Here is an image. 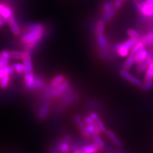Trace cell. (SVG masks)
<instances>
[{"label": "cell", "mask_w": 153, "mask_h": 153, "mask_svg": "<svg viewBox=\"0 0 153 153\" xmlns=\"http://www.w3.org/2000/svg\"><path fill=\"white\" fill-rule=\"evenodd\" d=\"M45 28L41 24H34L28 26L22 37V41L26 46V51H30L37 46L43 38Z\"/></svg>", "instance_id": "obj_1"}, {"label": "cell", "mask_w": 153, "mask_h": 153, "mask_svg": "<svg viewBox=\"0 0 153 153\" xmlns=\"http://www.w3.org/2000/svg\"><path fill=\"white\" fill-rule=\"evenodd\" d=\"M70 87V82L68 79H65L62 83L55 87H47L45 91V94L49 98H56V97H61L63 94L68 90Z\"/></svg>", "instance_id": "obj_2"}, {"label": "cell", "mask_w": 153, "mask_h": 153, "mask_svg": "<svg viewBox=\"0 0 153 153\" xmlns=\"http://www.w3.org/2000/svg\"><path fill=\"white\" fill-rule=\"evenodd\" d=\"M120 75L123 78L131 82V83L133 84L134 85L137 86V87H140L143 85V82L140 79H139L138 78L136 77V76H133V74H131L130 72L128 71V70H125V69H122V70H120L119 72Z\"/></svg>", "instance_id": "obj_3"}, {"label": "cell", "mask_w": 153, "mask_h": 153, "mask_svg": "<svg viewBox=\"0 0 153 153\" xmlns=\"http://www.w3.org/2000/svg\"><path fill=\"white\" fill-rule=\"evenodd\" d=\"M74 121H75L78 128H79V131L81 132V133L83 135V136L87 137V138L91 137L90 134H89V132L87 131V125H86L85 120L82 119L79 116H77V115H76V116H74Z\"/></svg>", "instance_id": "obj_4"}, {"label": "cell", "mask_w": 153, "mask_h": 153, "mask_svg": "<svg viewBox=\"0 0 153 153\" xmlns=\"http://www.w3.org/2000/svg\"><path fill=\"white\" fill-rule=\"evenodd\" d=\"M26 55L23 59V63L25 66V73L24 74H31L33 73V64H32L31 55L29 51H26Z\"/></svg>", "instance_id": "obj_5"}, {"label": "cell", "mask_w": 153, "mask_h": 153, "mask_svg": "<svg viewBox=\"0 0 153 153\" xmlns=\"http://www.w3.org/2000/svg\"><path fill=\"white\" fill-rule=\"evenodd\" d=\"M99 148L94 143L88 144L82 146L81 148L74 150L72 153H97Z\"/></svg>", "instance_id": "obj_6"}, {"label": "cell", "mask_w": 153, "mask_h": 153, "mask_svg": "<svg viewBox=\"0 0 153 153\" xmlns=\"http://www.w3.org/2000/svg\"><path fill=\"white\" fill-rule=\"evenodd\" d=\"M51 111V104L49 102H45L42 104L38 112V118L41 120L46 119Z\"/></svg>", "instance_id": "obj_7"}, {"label": "cell", "mask_w": 153, "mask_h": 153, "mask_svg": "<svg viewBox=\"0 0 153 153\" xmlns=\"http://www.w3.org/2000/svg\"><path fill=\"white\" fill-rule=\"evenodd\" d=\"M24 79L26 87L30 90H33L34 82H35L36 79V76L34 75V74H24Z\"/></svg>", "instance_id": "obj_8"}, {"label": "cell", "mask_w": 153, "mask_h": 153, "mask_svg": "<svg viewBox=\"0 0 153 153\" xmlns=\"http://www.w3.org/2000/svg\"><path fill=\"white\" fill-rule=\"evenodd\" d=\"M105 133H106L107 137L109 138L110 140L111 141L114 145H116V146L119 147V148H121V147L123 146V143H122V141L118 138L117 135H116V134L111 131V130L106 129V131H105Z\"/></svg>", "instance_id": "obj_9"}, {"label": "cell", "mask_w": 153, "mask_h": 153, "mask_svg": "<svg viewBox=\"0 0 153 153\" xmlns=\"http://www.w3.org/2000/svg\"><path fill=\"white\" fill-rule=\"evenodd\" d=\"M11 59L9 51H3L0 53V68H4L9 65Z\"/></svg>", "instance_id": "obj_10"}, {"label": "cell", "mask_w": 153, "mask_h": 153, "mask_svg": "<svg viewBox=\"0 0 153 153\" xmlns=\"http://www.w3.org/2000/svg\"><path fill=\"white\" fill-rule=\"evenodd\" d=\"M8 24L9 25V27L11 28V32L15 36H19L21 33V29L19 27L18 23H17L16 19H15L14 16L9 19L8 21Z\"/></svg>", "instance_id": "obj_11"}, {"label": "cell", "mask_w": 153, "mask_h": 153, "mask_svg": "<svg viewBox=\"0 0 153 153\" xmlns=\"http://www.w3.org/2000/svg\"><path fill=\"white\" fill-rule=\"evenodd\" d=\"M152 60H153L152 55L149 53L148 56L147 57V58L145 59L144 61H143L142 62L138 64V65H137V71L138 72H142L143 71H145V70L148 68V66L150 65V62H152Z\"/></svg>", "instance_id": "obj_12"}, {"label": "cell", "mask_w": 153, "mask_h": 153, "mask_svg": "<svg viewBox=\"0 0 153 153\" xmlns=\"http://www.w3.org/2000/svg\"><path fill=\"white\" fill-rule=\"evenodd\" d=\"M137 53L134 52L133 51L131 50V52L130 53L128 57L127 60H126L125 63H124V65H123V69L125 70H130L133 65L134 63L135 62V57H136Z\"/></svg>", "instance_id": "obj_13"}, {"label": "cell", "mask_w": 153, "mask_h": 153, "mask_svg": "<svg viewBox=\"0 0 153 153\" xmlns=\"http://www.w3.org/2000/svg\"><path fill=\"white\" fill-rule=\"evenodd\" d=\"M97 43H98L99 48H100L101 52H104L105 51H106L108 44H107L106 39L104 33L97 34Z\"/></svg>", "instance_id": "obj_14"}, {"label": "cell", "mask_w": 153, "mask_h": 153, "mask_svg": "<svg viewBox=\"0 0 153 153\" xmlns=\"http://www.w3.org/2000/svg\"><path fill=\"white\" fill-rule=\"evenodd\" d=\"M0 16L2 17L5 21H7V22H8L11 17L14 16V12H13L12 9H11L10 7L6 5L3 8L2 10H1Z\"/></svg>", "instance_id": "obj_15"}, {"label": "cell", "mask_w": 153, "mask_h": 153, "mask_svg": "<svg viewBox=\"0 0 153 153\" xmlns=\"http://www.w3.org/2000/svg\"><path fill=\"white\" fill-rule=\"evenodd\" d=\"M115 51L117 54L119 55L120 57H125L128 56L130 54V49L127 48L122 46L120 43L117 44V45L115 46Z\"/></svg>", "instance_id": "obj_16"}, {"label": "cell", "mask_w": 153, "mask_h": 153, "mask_svg": "<svg viewBox=\"0 0 153 153\" xmlns=\"http://www.w3.org/2000/svg\"><path fill=\"white\" fill-rule=\"evenodd\" d=\"M56 148L61 153H65L70 151V145L69 144V142H68V141L63 140L62 142L57 143Z\"/></svg>", "instance_id": "obj_17"}, {"label": "cell", "mask_w": 153, "mask_h": 153, "mask_svg": "<svg viewBox=\"0 0 153 153\" xmlns=\"http://www.w3.org/2000/svg\"><path fill=\"white\" fill-rule=\"evenodd\" d=\"M148 55H149V53L146 49L145 48L142 49L141 51H140L139 52L137 53L136 57H135V62H136L137 65L140 64V63H141L143 61H144L145 59L147 58V57L148 56Z\"/></svg>", "instance_id": "obj_18"}, {"label": "cell", "mask_w": 153, "mask_h": 153, "mask_svg": "<svg viewBox=\"0 0 153 153\" xmlns=\"http://www.w3.org/2000/svg\"><path fill=\"white\" fill-rule=\"evenodd\" d=\"M143 15L145 16H153V4L150 5L145 4L143 7L139 11Z\"/></svg>", "instance_id": "obj_19"}, {"label": "cell", "mask_w": 153, "mask_h": 153, "mask_svg": "<svg viewBox=\"0 0 153 153\" xmlns=\"http://www.w3.org/2000/svg\"><path fill=\"white\" fill-rule=\"evenodd\" d=\"M65 76L63 74H59V75L55 76L54 78H53L51 79V87H55L59 85H60L61 83H62L65 80Z\"/></svg>", "instance_id": "obj_20"}, {"label": "cell", "mask_w": 153, "mask_h": 153, "mask_svg": "<svg viewBox=\"0 0 153 153\" xmlns=\"http://www.w3.org/2000/svg\"><path fill=\"white\" fill-rule=\"evenodd\" d=\"M139 41H143L145 45H153V30L149 32L146 35L140 38Z\"/></svg>", "instance_id": "obj_21"}, {"label": "cell", "mask_w": 153, "mask_h": 153, "mask_svg": "<svg viewBox=\"0 0 153 153\" xmlns=\"http://www.w3.org/2000/svg\"><path fill=\"white\" fill-rule=\"evenodd\" d=\"M87 129L89 133L90 134L91 137L93 135H100L101 131L99 128L97 124H93V125H87Z\"/></svg>", "instance_id": "obj_22"}, {"label": "cell", "mask_w": 153, "mask_h": 153, "mask_svg": "<svg viewBox=\"0 0 153 153\" xmlns=\"http://www.w3.org/2000/svg\"><path fill=\"white\" fill-rule=\"evenodd\" d=\"M9 53L11 58L15 60H23L26 55V52L22 51H9Z\"/></svg>", "instance_id": "obj_23"}, {"label": "cell", "mask_w": 153, "mask_h": 153, "mask_svg": "<svg viewBox=\"0 0 153 153\" xmlns=\"http://www.w3.org/2000/svg\"><path fill=\"white\" fill-rule=\"evenodd\" d=\"M91 139H92L94 143L97 145L99 148H102L104 147V142L99 135H91Z\"/></svg>", "instance_id": "obj_24"}, {"label": "cell", "mask_w": 153, "mask_h": 153, "mask_svg": "<svg viewBox=\"0 0 153 153\" xmlns=\"http://www.w3.org/2000/svg\"><path fill=\"white\" fill-rule=\"evenodd\" d=\"M153 79V60L150 62V65L148 66V70H147L146 74L145 76V81H149Z\"/></svg>", "instance_id": "obj_25"}, {"label": "cell", "mask_w": 153, "mask_h": 153, "mask_svg": "<svg viewBox=\"0 0 153 153\" xmlns=\"http://www.w3.org/2000/svg\"><path fill=\"white\" fill-rule=\"evenodd\" d=\"M13 68H14V72L18 74H24L25 73V66L24 63L16 62L13 65Z\"/></svg>", "instance_id": "obj_26"}, {"label": "cell", "mask_w": 153, "mask_h": 153, "mask_svg": "<svg viewBox=\"0 0 153 153\" xmlns=\"http://www.w3.org/2000/svg\"><path fill=\"white\" fill-rule=\"evenodd\" d=\"M45 86V81L40 76H36L35 82H34V89H41Z\"/></svg>", "instance_id": "obj_27"}, {"label": "cell", "mask_w": 153, "mask_h": 153, "mask_svg": "<svg viewBox=\"0 0 153 153\" xmlns=\"http://www.w3.org/2000/svg\"><path fill=\"white\" fill-rule=\"evenodd\" d=\"M10 76L11 75H6L0 79V87L2 89H6L8 87L10 82Z\"/></svg>", "instance_id": "obj_28"}, {"label": "cell", "mask_w": 153, "mask_h": 153, "mask_svg": "<svg viewBox=\"0 0 153 153\" xmlns=\"http://www.w3.org/2000/svg\"><path fill=\"white\" fill-rule=\"evenodd\" d=\"M115 13H116V10L115 9H111V10L108 11H105L104 15H103L102 20L104 22H108V21H109L110 19H111L114 17Z\"/></svg>", "instance_id": "obj_29"}, {"label": "cell", "mask_w": 153, "mask_h": 153, "mask_svg": "<svg viewBox=\"0 0 153 153\" xmlns=\"http://www.w3.org/2000/svg\"><path fill=\"white\" fill-rule=\"evenodd\" d=\"M153 88V79L149 81H146L145 83L143 84V85L141 86V89L143 91H147L150 90Z\"/></svg>", "instance_id": "obj_30"}, {"label": "cell", "mask_w": 153, "mask_h": 153, "mask_svg": "<svg viewBox=\"0 0 153 153\" xmlns=\"http://www.w3.org/2000/svg\"><path fill=\"white\" fill-rule=\"evenodd\" d=\"M127 33L131 38H135V39L138 40V41L140 39V38H141V36H140V33H138V32L136 31V30H134V29L128 30Z\"/></svg>", "instance_id": "obj_31"}, {"label": "cell", "mask_w": 153, "mask_h": 153, "mask_svg": "<svg viewBox=\"0 0 153 153\" xmlns=\"http://www.w3.org/2000/svg\"><path fill=\"white\" fill-rule=\"evenodd\" d=\"M96 31L97 34L104 33V22L103 20L99 21L97 24V28H96Z\"/></svg>", "instance_id": "obj_32"}, {"label": "cell", "mask_w": 153, "mask_h": 153, "mask_svg": "<svg viewBox=\"0 0 153 153\" xmlns=\"http://www.w3.org/2000/svg\"><path fill=\"white\" fill-rule=\"evenodd\" d=\"M95 123H96V124H97V126H98L99 128L100 129V131L101 132H104L105 133V131H106V126H105L104 123H103L102 120L100 119V118H99L98 120H96Z\"/></svg>", "instance_id": "obj_33"}, {"label": "cell", "mask_w": 153, "mask_h": 153, "mask_svg": "<svg viewBox=\"0 0 153 153\" xmlns=\"http://www.w3.org/2000/svg\"><path fill=\"white\" fill-rule=\"evenodd\" d=\"M113 8H114V2L112 1H106L104 4L103 10L104 11H108L111 10V9H113Z\"/></svg>", "instance_id": "obj_34"}, {"label": "cell", "mask_w": 153, "mask_h": 153, "mask_svg": "<svg viewBox=\"0 0 153 153\" xmlns=\"http://www.w3.org/2000/svg\"><path fill=\"white\" fill-rule=\"evenodd\" d=\"M84 120H85L86 125H93V124L96 123L94 120L89 116H86V117L85 118V119H84Z\"/></svg>", "instance_id": "obj_35"}, {"label": "cell", "mask_w": 153, "mask_h": 153, "mask_svg": "<svg viewBox=\"0 0 153 153\" xmlns=\"http://www.w3.org/2000/svg\"><path fill=\"white\" fill-rule=\"evenodd\" d=\"M122 6V2L118 1V0H116V1L114 2V9L115 10H117V9H119Z\"/></svg>", "instance_id": "obj_36"}, {"label": "cell", "mask_w": 153, "mask_h": 153, "mask_svg": "<svg viewBox=\"0 0 153 153\" xmlns=\"http://www.w3.org/2000/svg\"><path fill=\"white\" fill-rule=\"evenodd\" d=\"M89 116H90V117L92 118L94 121H96V120H98L99 118V116L97 115V114H96V113H94V112H91L90 114H89Z\"/></svg>", "instance_id": "obj_37"}, {"label": "cell", "mask_w": 153, "mask_h": 153, "mask_svg": "<svg viewBox=\"0 0 153 153\" xmlns=\"http://www.w3.org/2000/svg\"><path fill=\"white\" fill-rule=\"evenodd\" d=\"M145 4L147 5H150L153 4V0H145Z\"/></svg>", "instance_id": "obj_38"}, {"label": "cell", "mask_w": 153, "mask_h": 153, "mask_svg": "<svg viewBox=\"0 0 153 153\" xmlns=\"http://www.w3.org/2000/svg\"><path fill=\"white\" fill-rule=\"evenodd\" d=\"M4 19L2 17L0 16V27L3 26V24H4Z\"/></svg>", "instance_id": "obj_39"}, {"label": "cell", "mask_w": 153, "mask_h": 153, "mask_svg": "<svg viewBox=\"0 0 153 153\" xmlns=\"http://www.w3.org/2000/svg\"><path fill=\"white\" fill-rule=\"evenodd\" d=\"M5 6H6L5 4H4V3H0V14H1V10H2L3 8L5 7Z\"/></svg>", "instance_id": "obj_40"}, {"label": "cell", "mask_w": 153, "mask_h": 153, "mask_svg": "<svg viewBox=\"0 0 153 153\" xmlns=\"http://www.w3.org/2000/svg\"><path fill=\"white\" fill-rule=\"evenodd\" d=\"M50 153H61L60 151H58L57 150H53V151H51V152Z\"/></svg>", "instance_id": "obj_41"}, {"label": "cell", "mask_w": 153, "mask_h": 153, "mask_svg": "<svg viewBox=\"0 0 153 153\" xmlns=\"http://www.w3.org/2000/svg\"><path fill=\"white\" fill-rule=\"evenodd\" d=\"M118 1H120V2H123V1H126V0H118Z\"/></svg>", "instance_id": "obj_42"}]
</instances>
